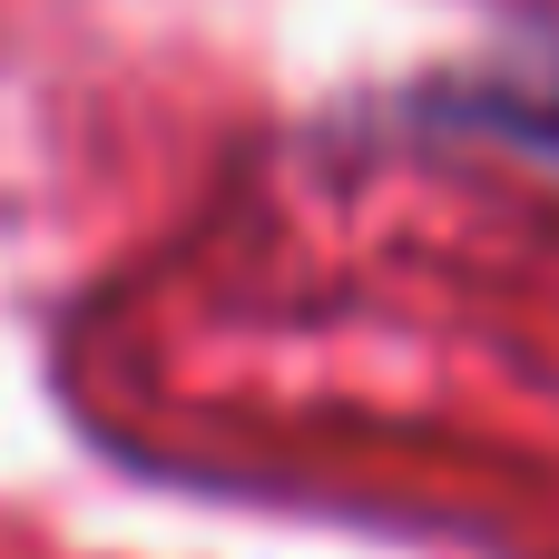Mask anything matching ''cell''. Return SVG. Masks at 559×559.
Listing matches in <instances>:
<instances>
[{"instance_id": "6da1fadb", "label": "cell", "mask_w": 559, "mask_h": 559, "mask_svg": "<svg viewBox=\"0 0 559 559\" xmlns=\"http://www.w3.org/2000/svg\"><path fill=\"white\" fill-rule=\"evenodd\" d=\"M423 118H452V128H481L501 147H559V88H511V79H472V88H432Z\"/></svg>"}]
</instances>
